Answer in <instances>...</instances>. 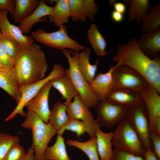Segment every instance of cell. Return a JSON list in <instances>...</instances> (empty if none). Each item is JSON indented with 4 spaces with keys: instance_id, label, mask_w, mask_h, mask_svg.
<instances>
[{
    "instance_id": "11",
    "label": "cell",
    "mask_w": 160,
    "mask_h": 160,
    "mask_svg": "<svg viewBox=\"0 0 160 160\" xmlns=\"http://www.w3.org/2000/svg\"><path fill=\"white\" fill-rule=\"evenodd\" d=\"M95 119L100 125L112 128L126 118L128 107L112 103L106 100L99 101L96 106Z\"/></svg>"
},
{
    "instance_id": "36",
    "label": "cell",
    "mask_w": 160,
    "mask_h": 160,
    "mask_svg": "<svg viewBox=\"0 0 160 160\" xmlns=\"http://www.w3.org/2000/svg\"><path fill=\"white\" fill-rule=\"evenodd\" d=\"M84 12L87 18L90 20H94V16L99 11L98 6L94 0H83Z\"/></svg>"
},
{
    "instance_id": "46",
    "label": "cell",
    "mask_w": 160,
    "mask_h": 160,
    "mask_svg": "<svg viewBox=\"0 0 160 160\" xmlns=\"http://www.w3.org/2000/svg\"><path fill=\"white\" fill-rule=\"evenodd\" d=\"M2 35V33H1V30L0 29V38H1V35Z\"/></svg>"
},
{
    "instance_id": "39",
    "label": "cell",
    "mask_w": 160,
    "mask_h": 160,
    "mask_svg": "<svg viewBox=\"0 0 160 160\" xmlns=\"http://www.w3.org/2000/svg\"><path fill=\"white\" fill-rule=\"evenodd\" d=\"M150 139L152 145V151L157 158L160 160V135L150 133Z\"/></svg>"
},
{
    "instance_id": "22",
    "label": "cell",
    "mask_w": 160,
    "mask_h": 160,
    "mask_svg": "<svg viewBox=\"0 0 160 160\" xmlns=\"http://www.w3.org/2000/svg\"><path fill=\"white\" fill-rule=\"evenodd\" d=\"M91 49L86 47L78 54L77 65L80 73L85 79L88 83L93 80L95 76L99 61L97 59L95 64L90 62L89 59Z\"/></svg>"
},
{
    "instance_id": "41",
    "label": "cell",
    "mask_w": 160,
    "mask_h": 160,
    "mask_svg": "<svg viewBox=\"0 0 160 160\" xmlns=\"http://www.w3.org/2000/svg\"><path fill=\"white\" fill-rule=\"evenodd\" d=\"M111 17L112 20L116 23H120L124 20V14L119 13L115 10H113L111 14Z\"/></svg>"
},
{
    "instance_id": "40",
    "label": "cell",
    "mask_w": 160,
    "mask_h": 160,
    "mask_svg": "<svg viewBox=\"0 0 160 160\" xmlns=\"http://www.w3.org/2000/svg\"><path fill=\"white\" fill-rule=\"evenodd\" d=\"M15 7V0H0V11L7 10L12 15Z\"/></svg>"
},
{
    "instance_id": "21",
    "label": "cell",
    "mask_w": 160,
    "mask_h": 160,
    "mask_svg": "<svg viewBox=\"0 0 160 160\" xmlns=\"http://www.w3.org/2000/svg\"><path fill=\"white\" fill-rule=\"evenodd\" d=\"M20 86L12 69L0 68V87L16 100L17 103L21 97Z\"/></svg>"
},
{
    "instance_id": "44",
    "label": "cell",
    "mask_w": 160,
    "mask_h": 160,
    "mask_svg": "<svg viewBox=\"0 0 160 160\" xmlns=\"http://www.w3.org/2000/svg\"><path fill=\"white\" fill-rule=\"evenodd\" d=\"M24 160H35L34 151L32 147L28 148L26 156Z\"/></svg>"
},
{
    "instance_id": "23",
    "label": "cell",
    "mask_w": 160,
    "mask_h": 160,
    "mask_svg": "<svg viewBox=\"0 0 160 160\" xmlns=\"http://www.w3.org/2000/svg\"><path fill=\"white\" fill-rule=\"evenodd\" d=\"M113 133L112 132H104L100 128L96 131L97 149L100 160H111L112 157Z\"/></svg>"
},
{
    "instance_id": "16",
    "label": "cell",
    "mask_w": 160,
    "mask_h": 160,
    "mask_svg": "<svg viewBox=\"0 0 160 160\" xmlns=\"http://www.w3.org/2000/svg\"><path fill=\"white\" fill-rule=\"evenodd\" d=\"M53 7L49 6L44 0L40 1L39 5L34 11L28 17L22 20L18 26L23 34L30 32L33 25L38 22H46V17L50 15Z\"/></svg>"
},
{
    "instance_id": "33",
    "label": "cell",
    "mask_w": 160,
    "mask_h": 160,
    "mask_svg": "<svg viewBox=\"0 0 160 160\" xmlns=\"http://www.w3.org/2000/svg\"><path fill=\"white\" fill-rule=\"evenodd\" d=\"M0 42L6 52L15 60L22 45L17 41L2 34Z\"/></svg>"
},
{
    "instance_id": "43",
    "label": "cell",
    "mask_w": 160,
    "mask_h": 160,
    "mask_svg": "<svg viewBox=\"0 0 160 160\" xmlns=\"http://www.w3.org/2000/svg\"><path fill=\"white\" fill-rule=\"evenodd\" d=\"M143 156L145 160H159L152 150L145 151Z\"/></svg>"
},
{
    "instance_id": "9",
    "label": "cell",
    "mask_w": 160,
    "mask_h": 160,
    "mask_svg": "<svg viewBox=\"0 0 160 160\" xmlns=\"http://www.w3.org/2000/svg\"><path fill=\"white\" fill-rule=\"evenodd\" d=\"M113 89L126 88L139 93L148 84L140 74L131 67L118 63L112 73Z\"/></svg>"
},
{
    "instance_id": "19",
    "label": "cell",
    "mask_w": 160,
    "mask_h": 160,
    "mask_svg": "<svg viewBox=\"0 0 160 160\" xmlns=\"http://www.w3.org/2000/svg\"><path fill=\"white\" fill-rule=\"evenodd\" d=\"M140 99L139 93L126 88L112 89L105 100L114 104L127 107L137 103Z\"/></svg>"
},
{
    "instance_id": "47",
    "label": "cell",
    "mask_w": 160,
    "mask_h": 160,
    "mask_svg": "<svg viewBox=\"0 0 160 160\" xmlns=\"http://www.w3.org/2000/svg\"><path fill=\"white\" fill-rule=\"evenodd\" d=\"M1 67H2L1 63V60L0 59V68H1Z\"/></svg>"
},
{
    "instance_id": "37",
    "label": "cell",
    "mask_w": 160,
    "mask_h": 160,
    "mask_svg": "<svg viewBox=\"0 0 160 160\" xmlns=\"http://www.w3.org/2000/svg\"><path fill=\"white\" fill-rule=\"evenodd\" d=\"M111 160H145L143 156L113 149Z\"/></svg>"
},
{
    "instance_id": "18",
    "label": "cell",
    "mask_w": 160,
    "mask_h": 160,
    "mask_svg": "<svg viewBox=\"0 0 160 160\" xmlns=\"http://www.w3.org/2000/svg\"><path fill=\"white\" fill-rule=\"evenodd\" d=\"M80 95L78 94L67 105L66 113L70 120H81L84 122L94 121L93 115Z\"/></svg>"
},
{
    "instance_id": "31",
    "label": "cell",
    "mask_w": 160,
    "mask_h": 160,
    "mask_svg": "<svg viewBox=\"0 0 160 160\" xmlns=\"http://www.w3.org/2000/svg\"><path fill=\"white\" fill-rule=\"evenodd\" d=\"M141 31L143 33L160 27V4L151 7L142 19Z\"/></svg>"
},
{
    "instance_id": "42",
    "label": "cell",
    "mask_w": 160,
    "mask_h": 160,
    "mask_svg": "<svg viewBox=\"0 0 160 160\" xmlns=\"http://www.w3.org/2000/svg\"><path fill=\"white\" fill-rule=\"evenodd\" d=\"M113 4L114 10L123 14L126 12L127 7L124 3L121 2H116L114 3Z\"/></svg>"
},
{
    "instance_id": "38",
    "label": "cell",
    "mask_w": 160,
    "mask_h": 160,
    "mask_svg": "<svg viewBox=\"0 0 160 160\" xmlns=\"http://www.w3.org/2000/svg\"><path fill=\"white\" fill-rule=\"evenodd\" d=\"M0 59L2 68L12 69L15 60L10 57L4 51L0 42Z\"/></svg>"
},
{
    "instance_id": "30",
    "label": "cell",
    "mask_w": 160,
    "mask_h": 160,
    "mask_svg": "<svg viewBox=\"0 0 160 160\" xmlns=\"http://www.w3.org/2000/svg\"><path fill=\"white\" fill-rule=\"evenodd\" d=\"M66 144L69 146L76 147L81 150L86 155L89 160H100L97 149L96 137L91 138L84 142L68 139L66 140Z\"/></svg>"
},
{
    "instance_id": "6",
    "label": "cell",
    "mask_w": 160,
    "mask_h": 160,
    "mask_svg": "<svg viewBox=\"0 0 160 160\" xmlns=\"http://www.w3.org/2000/svg\"><path fill=\"white\" fill-rule=\"evenodd\" d=\"M33 39L48 47L63 50L70 49L74 52L83 50L84 47L68 35L66 26L64 25L57 31L50 33L39 28L31 33Z\"/></svg>"
},
{
    "instance_id": "35",
    "label": "cell",
    "mask_w": 160,
    "mask_h": 160,
    "mask_svg": "<svg viewBox=\"0 0 160 160\" xmlns=\"http://www.w3.org/2000/svg\"><path fill=\"white\" fill-rule=\"evenodd\" d=\"M26 153L19 144H15L9 148L3 160H24Z\"/></svg>"
},
{
    "instance_id": "28",
    "label": "cell",
    "mask_w": 160,
    "mask_h": 160,
    "mask_svg": "<svg viewBox=\"0 0 160 160\" xmlns=\"http://www.w3.org/2000/svg\"><path fill=\"white\" fill-rule=\"evenodd\" d=\"M44 160H71L67 153L65 139L57 135L55 143L48 146L44 154Z\"/></svg>"
},
{
    "instance_id": "24",
    "label": "cell",
    "mask_w": 160,
    "mask_h": 160,
    "mask_svg": "<svg viewBox=\"0 0 160 160\" xmlns=\"http://www.w3.org/2000/svg\"><path fill=\"white\" fill-rule=\"evenodd\" d=\"M125 3L130 7L128 12L129 21L131 22L135 20L138 24L145 15L151 9L148 0H124Z\"/></svg>"
},
{
    "instance_id": "3",
    "label": "cell",
    "mask_w": 160,
    "mask_h": 160,
    "mask_svg": "<svg viewBox=\"0 0 160 160\" xmlns=\"http://www.w3.org/2000/svg\"><path fill=\"white\" fill-rule=\"evenodd\" d=\"M25 117L21 126L31 131L35 160H44L45 151L57 131L49 122L45 123L31 110H28Z\"/></svg>"
},
{
    "instance_id": "5",
    "label": "cell",
    "mask_w": 160,
    "mask_h": 160,
    "mask_svg": "<svg viewBox=\"0 0 160 160\" xmlns=\"http://www.w3.org/2000/svg\"><path fill=\"white\" fill-rule=\"evenodd\" d=\"M69 67L65 70V73L70 78L78 94L89 108L96 106L98 100L92 91L88 82L84 79L78 69L77 59L79 52H74L69 49L63 50Z\"/></svg>"
},
{
    "instance_id": "32",
    "label": "cell",
    "mask_w": 160,
    "mask_h": 160,
    "mask_svg": "<svg viewBox=\"0 0 160 160\" xmlns=\"http://www.w3.org/2000/svg\"><path fill=\"white\" fill-rule=\"evenodd\" d=\"M71 13V17L75 22H84L87 17L83 6V0H67Z\"/></svg>"
},
{
    "instance_id": "20",
    "label": "cell",
    "mask_w": 160,
    "mask_h": 160,
    "mask_svg": "<svg viewBox=\"0 0 160 160\" xmlns=\"http://www.w3.org/2000/svg\"><path fill=\"white\" fill-rule=\"evenodd\" d=\"M52 86L60 94L67 105L78 92L69 77L65 73L50 81Z\"/></svg>"
},
{
    "instance_id": "12",
    "label": "cell",
    "mask_w": 160,
    "mask_h": 160,
    "mask_svg": "<svg viewBox=\"0 0 160 160\" xmlns=\"http://www.w3.org/2000/svg\"><path fill=\"white\" fill-rule=\"evenodd\" d=\"M50 81L46 84L37 94L26 104L25 107L31 110L46 123L49 122L50 110L49 105V97L52 87Z\"/></svg>"
},
{
    "instance_id": "27",
    "label": "cell",
    "mask_w": 160,
    "mask_h": 160,
    "mask_svg": "<svg viewBox=\"0 0 160 160\" xmlns=\"http://www.w3.org/2000/svg\"><path fill=\"white\" fill-rule=\"evenodd\" d=\"M71 17V13L67 0H58L53 7L51 14L47 16L49 21L54 23L59 28L67 23Z\"/></svg>"
},
{
    "instance_id": "8",
    "label": "cell",
    "mask_w": 160,
    "mask_h": 160,
    "mask_svg": "<svg viewBox=\"0 0 160 160\" xmlns=\"http://www.w3.org/2000/svg\"><path fill=\"white\" fill-rule=\"evenodd\" d=\"M65 73V70L59 63L54 64L52 71L46 77L35 82L22 85L20 88L21 97L17 105L11 113L5 119L7 122L15 117L18 114L23 117L26 116V113L23 108L26 104L37 94L42 87L52 79Z\"/></svg>"
},
{
    "instance_id": "34",
    "label": "cell",
    "mask_w": 160,
    "mask_h": 160,
    "mask_svg": "<svg viewBox=\"0 0 160 160\" xmlns=\"http://www.w3.org/2000/svg\"><path fill=\"white\" fill-rule=\"evenodd\" d=\"M20 143L18 137L5 133H0V160H3L12 146Z\"/></svg>"
},
{
    "instance_id": "14",
    "label": "cell",
    "mask_w": 160,
    "mask_h": 160,
    "mask_svg": "<svg viewBox=\"0 0 160 160\" xmlns=\"http://www.w3.org/2000/svg\"><path fill=\"white\" fill-rule=\"evenodd\" d=\"M116 65H111L104 73L100 72L89 83L90 88L98 101L105 100L106 96L113 89L112 73Z\"/></svg>"
},
{
    "instance_id": "29",
    "label": "cell",
    "mask_w": 160,
    "mask_h": 160,
    "mask_svg": "<svg viewBox=\"0 0 160 160\" xmlns=\"http://www.w3.org/2000/svg\"><path fill=\"white\" fill-rule=\"evenodd\" d=\"M67 107L64 103L57 101L50 110L49 122L57 131L70 120L66 113Z\"/></svg>"
},
{
    "instance_id": "45",
    "label": "cell",
    "mask_w": 160,
    "mask_h": 160,
    "mask_svg": "<svg viewBox=\"0 0 160 160\" xmlns=\"http://www.w3.org/2000/svg\"><path fill=\"white\" fill-rule=\"evenodd\" d=\"M44 1L47 5L49 4L50 5H52L54 4L55 5L58 1V0H44Z\"/></svg>"
},
{
    "instance_id": "10",
    "label": "cell",
    "mask_w": 160,
    "mask_h": 160,
    "mask_svg": "<svg viewBox=\"0 0 160 160\" xmlns=\"http://www.w3.org/2000/svg\"><path fill=\"white\" fill-rule=\"evenodd\" d=\"M139 94L148 114L150 133L160 135V93L148 83Z\"/></svg>"
},
{
    "instance_id": "7",
    "label": "cell",
    "mask_w": 160,
    "mask_h": 160,
    "mask_svg": "<svg viewBox=\"0 0 160 160\" xmlns=\"http://www.w3.org/2000/svg\"><path fill=\"white\" fill-rule=\"evenodd\" d=\"M126 118L137 135L145 150H152L149 116L141 98L135 104L128 107Z\"/></svg>"
},
{
    "instance_id": "13",
    "label": "cell",
    "mask_w": 160,
    "mask_h": 160,
    "mask_svg": "<svg viewBox=\"0 0 160 160\" xmlns=\"http://www.w3.org/2000/svg\"><path fill=\"white\" fill-rule=\"evenodd\" d=\"M137 42L140 49L149 58L160 56V27L143 33Z\"/></svg>"
},
{
    "instance_id": "26",
    "label": "cell",
    "mask_w": 160,
    "mask_h": 160,
    "mask_svg": "<svg viewBox=\"0 0 160 160\" xmlns=\"http://www.w3.org/2000/svg\"><path fill=\"white\" fill-rule=\"evenodd\" d=\"M39 2L37 0H15V7L11 16L15 23H20L29 16Z\"/></svg>"
},
{
    "instance_id": "25",
    "label": "cell",
    "mask_w": 160,
    "mask_h": 160,
    "mask_svg": "<svg viewBox=\"0 0 160 160\" xmlns=\"http://www.w3.org/2000/svg\"><path fill=\"white\" fill-rule=\"evenodd\" d=\"M87 35L89 41L96 55L104 56L110 52L105 51L106 41L95 24L90 25Z\"/></svg>"
},
{
    "instance_id": "17",
    "label": "cell",
    "mask_w": 160,
    "mask_h": 160,
    "mask_svg": "<svg viewBox=\"0 0 160 160\" xmlns=\"http://www.w3.org/2000/svg\"><path fill=\"white\" fill-rule=\"evenodd\" d=\"M101 126L95 119L94 121L90 122L71 119L57 131V135H62L65 131H70L75 133L77 138L80 139L81 136L87 133L91 138L96 137V131Z\"/></svg>"
},
{
    "instance_id": "4",
    "label": "cell",
    "mask_w": 160,
    "mask_h": 160,
    "mask_svg": "<svg viewBox=\"0 0 160 160\" xmlns=\"http://www.w3.org/2000/svg\"><path fill=\"white\" fill-rule=\"evenodd\" d=\"M112 143L114 149L136 155L143 156L146 151L126 118L118 124L113 132Z\"/></svg>"
},
{
    "instance_id": "1",
    "label": "cell",
    "mask_w": 160,
    "mask_h": 160,
    "mask_svg": "<svg viewBox=\"0 0 160 160\" xmlns=\"http://www.w3.org/2000/svg\"><path fill=\"white\" fill-rule=\"evenodd\" d=\"M137 41L131 38L126 44H119L113 60L134 69L160 93V56L149 58L140 49Z\"/></svg>"
},
{
    "instance_id": "2",
    "label": "cell",
    "mask_w": 160,
    "mask_h": 160,
    "mask_svg": "<svg viewBox=\"0 0 160 160\" xmlns=\"http://www.w3.org/2000/svg\"><path fill=\"white\" fill-rule=\"evenodd\" d=\"M47 67L44 52L39 45L33 43L22 45L15 59L12 70L21 86L43 79Z\"/></svg>"
},
{
    "instance_id": "15",
    "label": "cell",
    "mask_w": 160,
    "mask_h": 160,
    "mask_svg": "<svg viewBox=\"0 0 160 160\" xmlns=\"http://www.w3.org/2000/svg\"><path fill=\"white\" fill-rule=\"evenodd\" d=\"M9 11H0V29L2 34L15 39L22 45H28L33 43L32 36L25 35L18 26L11 24L7 17Z\"/></svg>"
}]
</instances>
